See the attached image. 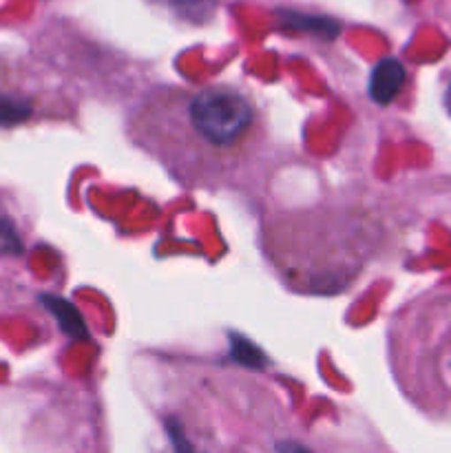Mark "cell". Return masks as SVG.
Masks as SVG:
<instances>
[{
  "label": "cell",
  "mask_w": 451,
  "mask_h": 453,
  "mask_svg": "<svg viewBox=\"0 0 451 453\" xmlns=\"http://www.w3.org/2000/svg\"><path fill=\"white\" fill-rule=\"evenodd\" d=\"M447 104H449L451 109V84H449V91H447Z\"/></svg>",
  "instance_id": "ba28073f"
},
{
  "label": "cell",
  "mask_w": 451,
  "mask_h": 453,
  "mask_svg": "<svg viewBox=\"0 0 451 453\" xmlns=\"http://www.w3.org/2000/svg\"><path fill=\"white\" fill-rule=\"evenodd\" d=\"M283 22L287 27H294V29L310 31V34L323 35V38H334L339 25L334 20H327V18H317V16H303V13H281Z\"/></svg>",
  "instance_id": "277c9868"
},
{
  "label": "cell",
  "mask_w": 451,
  "mask_h": 453,
  "mask_svg": "<svg viewBox=\"0 0 451 453\" xmlns=\"http://www.w3.org/2000/svg\"><path fill=\"white\" fill-rule=\"evenodd\" d=\"M255 127V109L243 93L230 87H208L186 102V128L212 155L237 150Z\"/></svg>",
  "instance_id": "6da1fadb"
},
{
  "label": "cell",
  "mask_w": 451,
  "mask_h": 453,
  "mask_svg": "<svg viewBox=\"0 0 451 453\" xmlns=\"http://www.w3.org/2000/svg\"><path fill=\"white\" fill-rule=\"evenodd\" d=\"M42 303L51 310V314L57 319V323H60V327L66 334L78 336V339L87 336V326H84L82 317H80L78 310L69 301L57 299V296H42Z\"/></svg>",
  "instance_id": "3957f363"
},
{
  "label": "cell",
  "mask_w": 451,
  "mask_h": 453,
  "mask_svg": "<svg viewBox=\"0 0 451 453\" xmlns=\"http://www.w3.org/2000/svg\"><path fill=\"white\" fill-rule=\"evenodd\" d=\"M277 453H312L305 449L303 445H296V442H279Z\"/></svg>",
  "instance_id": "52a82bcc"
},
{
  "label": "cell",
  "mask_w": 451,
  "mask_h": 453,
  "mask_svg": "<svg viewBox=\"0 0 451 453\" xmlns=\"http://www.w3.org/2000/svg\"><path fill=\"white\" fill-rule=\"evenodd\" d=\"M230 352H233L234 361L246 367H252V370H264L265 363H268L265 354L252 341H248L246 336L230 334Z\"/></svg>",
  "instance_id": "5b68a950"
},
{
  "label": "cell",
  "mask_w": 451,
  "mask_h": 453,
  "mask_svg": "<svg viewBox=\"0 0 451 453\" xmlns=\"http://www.w3.org/2000/svg\"><path fill=\"white\" fill-rule=\"evenodd\" d=\"M31 115L29 102L0 93V127H16Z\"/></svg>",
  "instance_id": "8992f818"
},
{
  "label": "cell",
  "mask_w": 451,
  "mask_h": 453,
  "mask_svg": "<svg viewBox=\"0 0 451 453\" xmlns=\"http://www.w3.org/2000/svg\"><path fill=\"white\" fill-rule=\"evenodd\" d=\"M405 84V66L396 58H385L374 66L370 78V96L376 104L385 106L401 93Z\"/></svg>",
  "instance_id": "7a4b0ae2"
}]
</instances>
